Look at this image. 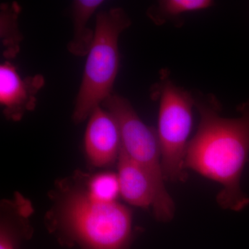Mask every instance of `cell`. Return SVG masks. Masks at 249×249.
Listing matches in <instances>:
<instances>
[{
	"mask_svg": "<svg viewBox=\"0 0 249 249\" xmlns=\"http://www.w3.org/2000/svg\"><path fill=\"white\" fill-rule=\"evenodd\" d=\"M131 25L130 18L121 8L98 13L94 37L88 55L77 96L73 120L83 122L113 94L119 67V40Z\"/></svg>",
	"mask_w": 249,
	"mask_h": 249,
	"instance_id": "2",
	"label": "cell"
},
{
	"mask_svg": "<svg viewBox=\"0 0 249 249\" xmlns=\"http://www.w3.org/2000/svg\"><path fill=\"white\" fill-rule=\"evenodd\" d=\"M85 135L87 157L93 166L106 167L118 160L121 149L120 129L116 119L102 106L88 118Z\"/></svg>",
	"mask_w": 249,
	"mask_h": 249,
	"instance_id": "6",
	"label": "cell"
},
{
	"mask_svg": "<svg viewBox=\"0 0 249 249\" xmlns=\"http://www.w3.org/2000/svg\"><path fill=\"white\" fill-rule=\"evenodd\" d=\"M119 193L124 200L138 207L152 206L154 211L160 201L158 191L148 173L134 161L122 148L118 158Z\"/></svg>",
	"mask_w": 249,
	"mask_h": 249,
	"instance_id": "8",
	"label": "cell"
},
{
	"mask_svg": "<svg viewBox=\"0 0 249 249\" xmlns=\"http://www.w3.org/2000/svg\"><path fill=\"white\" fill-rule=\"evenodd\" d=\"M0 249H16L14 237L4 228H1Z\"/></svg>",
	"mask_w": 249,
	"mask_h": 249,
	"instance_id": "13",
	"label": "cell"
},
{
	"mask_svg": "<svg viewBox=\"0 0 249 249\" xmlns=\"http://www.w3.org/2000/svg\"><path fill=\"white\" fill-rule=\"evenodd\" d=\"M102 106L114 116L120 129L121 148L151 177L158 191L160 202L154 211L160 222H169L175 204L165 186L161 155L157 132L140 119L128 100L111 94Z\"/></svg>",
	"mask_w": 249,
	"mask_h": 249,
	"instance_id": "4",
	"label": "cell"
},
{
	"mask_svg": "<svg viewBox=\"0 0 249 249\" xmlns=\"http://www.w3.org/2000/svg\"><path fill=\"white\" fill-rule=\"evenodd\" d=\"M89 191L99 199L114 200L116 195L120 193L117 176L106 174L96 177L90 183Z\"/></svg>",
	"mask_w": 249,
	"mask_h": 249,
	"instance_id": "12",
	"label": "cell"
},
{
	"mask_svg": "<svg viewBox=\"0 0 249 249\" xmlns=\"http://www.w3.org/2000/svg\"><path fill=\"white\" fill-rule=\"evenodd\" d=\"M62 225L82 249H127L132 214L115 200H105L89 191L67 195L62 204Z\"/></svg>",
	"mask_w": 249,
	"mask_h": 249,
	"instance_id": "3",
	"label": "cell"
},
{
	"mask_svg": "<svg viewBox=\"0 0 249 249\" xmlns=\"http://www.w3.org/2000/svg\"><path fill=\"white\" fill-rule=\"evenodd\" d=\"M20 6L17 2L4 3L0 9V38L4 47V55L15 58L19 53L22 35L18 26Z\"/></svg>",
	"mask_w": 249,
	"mask_h": 249,
	"instance_id": "10",
	"label": "cell"
},
{
	"mask_svg": "<svg viewBox=\"0 0 249 249\" xmlns=\"http://www.w3.org/2000/svg\"><path fill=\"white\" fill-rule=\"evenodd\" d=\"M103 4V0L73 1L72 6L73 34L67 47L70 53L76 56L88 55L94 37V30L89 27V19Z\"/></svg>",
	"mask_w": 249,
	"mask_h": 249,
	"instance_id": "9",
	"label": "cell"
},
{
	"mask_svg": "<svg viewBox=\"0 0 249 249\" xmlns=\"http://www.w3.org/2000/svg\"><path fill=\"white\" fill-rule=\"evenodd\" d=\"M45 80L41 75L22 78L9 61L0 65V104L8 120L19 121L36 107V94Z\"/></svg>",
	"mask_w": 249,
	"mask_h": 249,
	"instance_id": "7",
	"label": "cell"
},
{
	"mask_svg": "<svg viewBox=\"0 0 249 249\" xmlns=\"http://www.w3.org/2000/svg\"><path fill=\"white\" fill-rule=\"evenodd\" d=\"M195 104L200 122L190 141L185 168L221 184L217 196L221 207L242 211L249 204L240 185L249 160V100L237 107L238 116L233 118L222 116L213 96H196Z\"/></svg>",
	"mask_w": 249,
	"mask_h": 249,
	"instance_id": "1",
	"label": "cell"
},
{
	"mask_svg": "<svg viewBox=\"0 0 249 249\" xmlns=\"http://www.w3.org/2000/svg\"><path fill=\"white\" fill-rule=\"evenodd\" d=\"M213 4L211 0H162L148 10L147 16L156 24H162L188 13L209 9Z\"/></svg>",
	"mask_w": 249,
	"mask_h": 249,
	"instance_id": "11",
	"label": "cell"
},
{
	"mask_svg": "<svg viewBox=\"0 0 249 249\" xmlns=\"http://www.w3.org/2000/svg\"><path fill=\"white\" fill-rule=\"evenodd\" d=\"M158 135L165 180L186 179L185 161L193 122L195 97L169 80L160 85Z\"/></svg>",
	"mask_w": 249,
	"mask_h": 249,
	"instance_id": "5",
	"label": "cell"
}]
</instances>
